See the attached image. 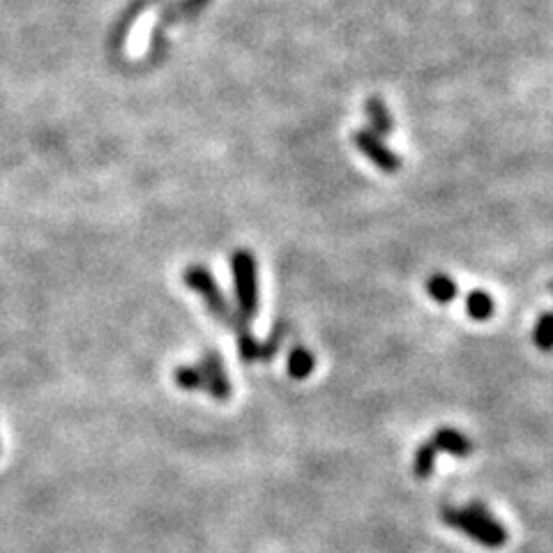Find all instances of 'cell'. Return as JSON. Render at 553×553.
Segmentation results:
<instances>
[{"instance_id":"6da1fadb","label":"cell","mask_w":553,"mask_h":553,"mask_svg":"<svg viewBox=\"0 0 553 553\" xmlns=\"http://www.w3.org/2000/svg\"><path fill=\"white\" fill-rule=\"evenodd\" d=\"M441 519L445 524L466 533L471 540L487 549H501L507 542V530L501 521L494 519L487 507L480 503H471L466 510H457V507H443Z\"/></svg>"},{"instance_id":"7a4b0ae2","label":"cell","mask_w":553,"mask_h":553,"mask_svg":"<svg viewBox=\"0 0 553 553\" xmlns=\"http://www.w3.org/2000/svg\"><path fill=\"white\" fill-rule=\"evenodd\" d=\"M183 279L189 289L206 302L210 314L215 316L219 323L229 325L236 335L249 330V321H245V318L238 314V309L231 307V302L226 300V295L222 293V289H219L217 279L212 277V272L206 268V265H189V268L183 272Z\"/></svg>"},{"instance_id":"3957f363","label":"cell","mask_w":553,"mask_h":553,"mask_svg":"<svg viewBox=\"0 0 553 553\" xmlns=\"http://www.w3.org/2000/svg\"><path fill=\"white\" fill-rule=\"evenodd\" d=\"M233 286H236L238 314L245 321L259 314V265H256L254 254L249 249H238L231 256Z\"/></svg>"},{"instance_id":"277c9868","label":"cell","mask_w":553,"mask_h":553,"mask_svg":"<svg viewBox=\"0 0 553 553\" xmlns=\"http://www.w3.org/2000/svg\"><path fill=\"white\" fill-rule=\"evenodd\" d=\"M355 146L362 155L367 159H371L378 169L385 173H397L401 169V159L392 153V150L385 146L383 139L378 134H374L371 130H358L353 136Z\"/></svg>"},{"instance_id":"5b68a950","label":"cell","mask_w":553,"mask_h":553,"mask_svg":"<svg viewBox=\"0 0 553 553\" xmlns=\"http://www.w3.org/2000/svg\"><path fill=\"white\" fill-rule=\"evenodd\" d=\"M199 367L203 371V378H206V392H208V395L212 399H217V401L231 399L233 390H231V381H229V374H226L222 355L210 348V351L203 353Z\"/></svg>"},{"instance_id":"8992f818","label":"cell","mask_w":553,"mask_h":553,"mask_svg":"<svg viewBox=\"0 0 553 553\" xmlns=\"http://www.w3.org/2000/svg\"><path fill=\"white\" fill-rule=\"evenodd\" d=\"M431 443H434L436 450L448 452V454H452V457L464 459L473 454L471 438H468L466 434H461V431H457V429H450V427L438 429L434 438H431Z\"/></svg>"},{"instance_id":"52a82bcc","label":"cell","mask_w":553,"mask_h":553,"mask_svg":"<svg viewBox=\"0 0 553 553\" xmlns=\"http://www.w3.org/2000/svg\"><path fill=\"white\" fill-rule=\"evenodd\" d=\"M365 111L371 123V132L374 134L388 136L392 134V130H395V120H392L388 106L383 104L381 97H371V100H367Z\"/></svg>"},{"instance_id":"ba28073f","label":"cell","mask_w":553,"mask_h":553,"mask_svg":"<svg viewBox=\"0 0 553 553\" xmlns=\"http://www.w3.org/2000/svg\"><path fill=\"white\" fill-rule=\"evenodd\" d=\"M316 358L307 351L305 346H293L289 353V376L295 381H305L314 374Z\"/></svg>"},{"instance_id":"9c48e42d","label":"cell","mask_w":553,"mask_h":553,"mask_svg":"<svg viewBox=\"0 0 553 553\" xmlns=\"http://www.w3.org/2000/svg\"><path fill=\"white\" fill-rule=\"evenodd\" d=\"M466 312L473 321H489L496 312V302L487 291H471L466 298Z\"/></svg>"},{"instance_id":"30bf717a","label":"cell","mask_w":553,"mask_h":553,"mask_svg":"<svg viewBox=\"0 0 553 553\" xmlns=\"http://www.w3.org/2000/svg\"><path fill=\"white\" fill-rule=\"evenodd\" d=\"M427 291L431 298L441 302V305H448V302H452L459 295L457 284H454L448 275H443V272H434V275L427 279Z\"/></svg>"},{"instance_id":"8fae6325","label":"cell","mask_w":553,"mask_h":553,"mask_svg":"<svg viewBox=\"0 0 553 553\" xmlns=\"http://www.w3.org/2000/svg\"><path fill=\"white\" fill-rule=\"evenodd\" d=\"M173 381L187 392H206V378L199 365H180L173 371Z\"/></svg>"},{"instance_id":"7c38bea8","label":"cell","mask_w":553,"mask_h":553,"mask_svg":"<svg viewBox=\"0 0 553 553\" xmlns=\"http://www.w3.org/2000/svg\"><path fill=\"white\" fill-rule=\"evenodd\" d=\"M436 448L434 443L427 441L422 443L418 452H415V461H413V473L418 480H427V477L434 473V466H436Z\"/></svg>"},{"instance_id":"4fadbf2b","label":"cell","mask_w":553,"mask_h":553,"mask_svg":"<svg viewBox=\"0 0 553 553\" xmlns=\"http://www.w3.org/2000/svg\"><path fill=\"white\" fill-rule=\"evenodd\" d=\"M533 342L540 351H553V312L540 316L533 332Z\"/></svg>"},{"instance_id":"5bb4252c","label":"cell","mask_w":553,"mask_h":553,"mask_svg":"<svg viewBox=\"0 0 553 553\" xmlns=\"http://www.w3.org/2000/svg\"><path fill=\"white\" fill-rule=\"evenodd\" d=\"M236 337H238V353L242 360L256 362L263 358V342H259V339L252 335V330L240 332V335H236Z\"/></svg>"},{"instance_id":"9a60e30c","label":"cell","mask_w":553,"mask_h":553,"mask_svg":"<svg viewBox=\"0 0 553 553\" xmlns=\"http://www.w3.org/2000/svg\"><path fill=\"white\" fill-rule=\"evenodd\" d=\"M282 339H284V330H282V325H279V328L272 330V335L268 342H263V362H268L275 358V353L279 351V346H282Z\"/></svg>"}]
</instances>
